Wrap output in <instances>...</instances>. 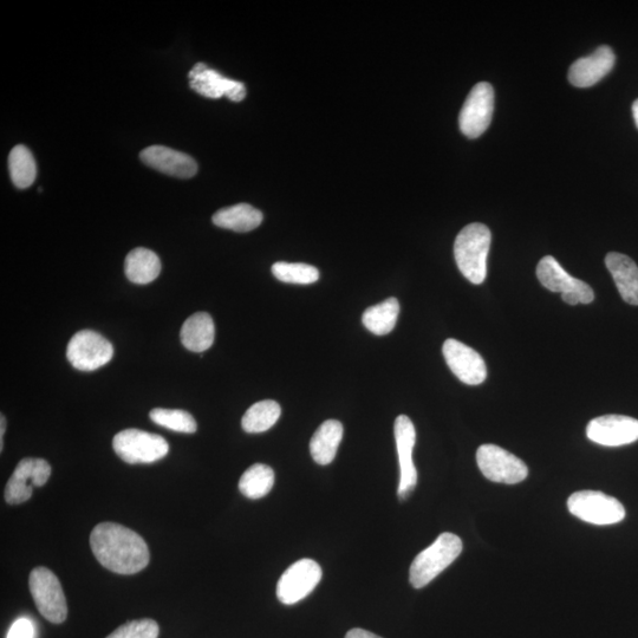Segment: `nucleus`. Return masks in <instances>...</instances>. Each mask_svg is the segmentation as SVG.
Returning <instances> with one entry per match:
<instances>
[{"instance_id": "nucleus-1", "label": "nucleus", "mask_w": 638, "mask_h": 638, "mask_svg": "<svg viewBox=\"0 0 638 638\" xmlns=\"http://www.w3.org/2000/svg\"><path fill=\"white\" fill-rule=\"evenodd\" d=\"M90 546L104 568L119 575H134L149 564V550L143 538L128 527L102 523L90 535Z\"/></svg>"}, {"instance_id": "nucleus-2", "label": "nucleus", "mask_w": 638, "mask_h": 638, "mask_svg": "<svg viewBox=\"0 0 638 638\" xmlns=\"http://www.w3.org/2000/svg\"><path fill=\"white\" fill-rule=\"evenodd\" d=\"M491 240L490 229L479 223L467 225L455 239V262L462 275L473 284L479 285L485 282Z\"/></svg>"}, {"instance_id": "nucleus-3", "label": "nucleus", "mask_w": 638, "mask_h": 638, "mask_svg": "<svg viewBox=\"0 0 638 638\" xmlns=\"http://www.w3.org/2000/svg\"><path fill=\"white\" fill-rule=\"evenodd\" d=\"M464 549L461 539L453 533H442L435 542L415 557L409 570V582L415 589L427 587L446 570Z\"/></svg>"}, {"instance_id": "nucleus-4", "label": "nucleus", "mask_w": 638, "mask_h": 638, "mask_svg": "<svg viewBox=\"0 0 638 638\" xmlns=\"http://www.w3.org/2000/svg\"><path fill=\"white\" fill-rule=\"evenodd\" d=\"M113 448L117 457L130 465L153 464L169 452L166 439L158 434L126 429L114 436Z\"/></svg>"}, {"instance_id": "nucleus-5", "label": "nucleus", "mask_w": 638, "mask_h": 638, "mask_svg": "<svg viewBox=\"0 0 638 638\" xmlns=\"http://www.w3.org/2000/svg\"><path fill=\"white\" fill-rule=\"evenodd\" d=\"M572 516L594 525H614L626 518V509L614 497L598 491H579L569 498Z\"/></svg>"}, {"instance_id": "nucleus-6", "label": "nucleus", "mask_w": 638, "mask_h": 638, "mask_svg": "<svg viewBox=\"0 0 638 638\" xmlns=\"http://www.w3.org/2000/svg\"><path fill=\"white\" fill-rule=\"evenodd\" d=\"M29 585L36 607L45 620L54 624L67 620V600L54 572L39 566L31 571Z\"/></svg>"}, {"instance_id": "nucleus-7", "label": "nucleus", "mask_w": 638, "mask_h": 638, "mask_svg": "<svg viewBox=\"0 0 638 638\" xmlns=\"http://www.w3.org/2000/svg\"><path fill=\"white\" fill-rule=\"evenodd\" d=\"M537 277L545 289L562 294L566 304H590L595 299L594 290L590 285L570 276L551 256L540 260L537 266Z\"/></svg>"}, {"instance_id": "nucleus-8", "label": "nucleus", "mask_w": 638, "mask_h": 638, "mask_svg": "<svg viewBox=\"0 0 638 638\" xmlns=\"http://www.w3.org/2000/svg\"><path fill=\"white\" fill-rule=\"evenodd\" d=\"M477 462L481 473L493 483L516 485L529 475L525 462L496 445L480 446Z\"/></svg>"}, {"instance_id": "nucleus-9", "label": "nucleus", "mask_w": 638, "mask_h": 638, "mask_svg": "<svg viewBox=\"0 0 638 638\" xmlns=\"http://www.w3.org/2000/svg\"><path fill=\"white\" fill-rule=\"evenodd\" d=\"M114 348L107 338L93 330L77 332L68 344L71 366L81 371H94L112 361Z\"/></svg>"}, {"instance_id": "nucleus-10", "label": "nucleus", "mask_w": 638, "mask_h": 638, "mask_svg": "<svg viewBox=\"0 0 638 638\" xmlns=\"http://www.w3.org/2000/svg\"><path fill=\"white\" fill-rule=\"evenodd\" d=\"M494 109V90L490 83L480 82L467 96L459 115L462 134L477 139L490 127Z\"/></svg>"}, {"instance_id": "nucleus-11", "label": "nucleus", "mask_w": 638, "mask_h": 638, "mask_svg": "<svg viewBox=\"0 0 638 638\" xmlns=\"http://www.w3.org/2000/svg\"><path fill=\"white\" fill-rule=\"evenodd\" d=\"M322 575L321 566L312 559L304 558L292 564L278 581V600L285 605L303 601L316 589Z\"/></svg>"}, {"instance_id": "nucleus-12", "label": "nucleus", "mask_w": 638, "mask_h": 638, "mask_svg": "<svg viewBox=\"0 0 638 638\" xmlns=\"http://www.w3.org/2000/svg\"><path fill=\"white\" fill-rule=\"evenodd\" d=\"M51 475V466L43 459H23L5 487V500L10 505L25 503L32 497L34 486L47 484Z\"/></svg>"}, {"instance_id": "nucleus-13", "label": "nucleus", "mask_w": 638, "mask_h": 638, "mask_svg": "<svg viewBox=\"0 0 638 638\" xmlns=\"http://www.w3.org/2000/svg\"><path fill=\"white\" fill-rule=\"evenodd\" d=\"M394 431L400 462V484L397 496L401 501H405L418 485V471L413 462L416 431L414 423L406 415L397 416Z\"/></svg>"}, {"instance_id": "nucleus-14", "label": "nucleus", "mask_w": 638, "mask_h": 638, "mask_svg": "<svg viewBox=\"0 0 638 638\" xmlns=\"http://www.w3.org/2000/svg\"><path fill=\"white\" fill-rule=\"evenodd\" d=\"M449 369L461 382L478 386L485 382L487 368L484 358L468 345L449 338L442 347Z\"/></svg>"}, {"instance_id": "nucleus-15", "label": "nucleus", "mask_w": 638, "mask_h": 638, "mask_svg": "<svg viewBox=\"0 0 638 638\" xmlns=\"http://www.w3.org/2000/svg\"><path fill=\"white\" fill-rule=\"evenodd\" d=\"M588 439L607 447H620L638 440V420L624 415H604L589 422Z\"/></svg>"}, {"instance_id": "nucleus-16", "label": "nucleus", "mask_w": 638, "mask_h": 638, "mask_svg": "<svg viewBox=\"0 0 638 638\" xmlns=\"http://www.w3.org/2000/svg\"><path fill=\"white\" fill-rule=\"evenodd\" d=\"M190 87L195 93L217 100L226 96L233 102L243 101L246 97L245 84L230 80L218 71L210 69L205 63L195 64L188 74Z\"/></svg>"}, {"instance_id": "nucleus-17", "label": "nucleus", "mask_w": 638, "mask_h": 638, "mask_svg": "<svg viewBox=\"0 0 638 638\" xmlns=\"http://www.w3.org/2000/svg\"><path fill=\"white\" fill-rule=\"evenodd\" d=\"M616 56L608 45H602L588 57L579 58L571 65L569 81L577 88H589L607 76L615 67Z\"/></svg>"}, {"instance_id": "nucleus-18", "label": "nucleus", "mask_w": 638, "mask_h": 638, "mask_svg": "<svg viewBox=\"0 0 638 638\" xmlns=\"http://www.w3.org/2000/svg\"><path fill=\"white\" fill-rule=\"evenodd\" d=\"M143 164L169 177L191 179L198 172V165L190 155L165 146H151L140 154Z\"/></svg>"}, {"instance_id": "nucleus-19", "label": "nucleus", "mask_w": 638, "mask_h": 638, "mask_svg": "<svg viewBox=\"0 0 638 638\" xmlns=\"http://www.w3.org/2000/svg\"><path fill=\"white\" fill-rule=\"evenodd\" d=\"M605 265L617 286L624 302L638 305V266L633 259L622 253L610 252Z\"/></svg>"}, {"instance_id": "nucleus-20", "label": "nucleus", "mask_w": 638, "mask_h": 638, "mask_svg": "<svg viewBox=\"0 0 638 638\" xmlns=\"http://www.w3.org/2000/svg\"><path fill=\"white\" fill-rule=\"evenodd\" d=\"M214 336L216 328L213 318L206 312H198L187 318L180 332L182 345L193 353H204L210 349L214 343Z\"/></svg>"}, {"instance_id": "nucleus-21", "label": "nucleus", "mask_w": 638, "mask_h": 638, "mask_svg": "<svg viewBox=\"0 0 638 638\" xmlns=\"http://www.w3.org/2000/svg\"><path fill=\"white\" fill-rule=\"evenodd\" d=\"M343 439V425L337 420H328L322 423L312 436L310 453L312 459L318 465H329L335 460L337 449Z\"/></svg>"}, {"instance_id": "nucleus-22", "label": "nucleus", "mask_w": 638, "mask_h": 638, "mask_svg": "<svg viewBox=\"0 0 638 638\" xmlns=\"http://www.w3.org/2000/svg\"><path fill=\"white\" fill-rule=\"evenodd\" d=\"M212 221L221 229L244 233L262 225L263 213L249 204H238L218 211Z\"/></svg>"}, {"instance_id": "nucleus-23", "label": "nucleus", "mask_w": 638, "mask_h": 638, "mask_svg": "<svg viewBox=\"0 0 638 638\" xmlns=\"http://www.w3.org/2000/svg\"><path fill=\"white\" fill-rule=\"evenodd\" d=\"M126 276L130 282L140 285L149 284L159 277L160 258L151 250L135 249L129 252L125 264Z\"/></svg>"}, {"instance_id": "nucleus-24", "label": "nucleus", "mask_w": 638, "mask_h": 638, "mask_svg": "<svg viewBox=\"0 0 638 638\" xmlns=\"http://www.w3.org/2000/svg\"><path fill=\"white\" fill-rule=\"evenodd\" d=\"M399 314L400 303L392 297L364 311L362 322L374 335L384 336L394 330Z\"/></svg>"}, {"instance_id": "nucleus-25", "label": "nucleus", "mask_w": 638, "mask_h": 638, "mask_svg": "<svg viewBox=\"0 0 638 638\" xmlns=\"http://www.w3.org/2000/svg\"><path fill=\"white\" fill-rule=\"evenodd\" d=\"M282 408L276 401L265 400L247 409L242 420L246 433L257 434L269 431L281 418Z\"/></svg>"}, {"instance_id": "nucleus-26", "label": "nucleus", "mask_w": 638, "mask_h": 638, "mask_svg": "<svg viewBox=\"0 0 638 638\" xmlns=\"http://www.w3.org/2000/svg\"><path fill=\"white\" fill-rule=\"evenodd\" d=\"M275 485V472L268 465L256 464L240 478L239 491L249 499H260L268 496Z\"/></svg>"}, {"instance_id": "nucleus-27", "label": "nucleus", "mask_w": 638, "mask_h": 638, "mask_svg": "<svg viewBox=\"0 0 638 638\" xmlns=\"http://www.w3.org/2000/svg\"><path fill=\"white\" fill-rule=\"evenodd\" d=\"M10 177L21 190L34 184L37 175L36 161L28 147L18 145L12 149L9 155Z\"/></svg>"}, {"instance_id": "nucleus-28", "label": "nucleus", "mask_w": 638, "mask_h": 638, "mask_svg": "<svg viewBox=\"0 0 638 638\" xmlns=\"http://www.w3.org/2000/svg\"><path fill=\"white\" fill-rule=\"evenodd\" d=\"M149 418L156 425L178 433L193 434L198 429L197 421L185 410L155 408L149 413Z\"/></svg>"}, {"instance_id": "nucleus-29", "label": "nucleus", "mask_w": 638, "mask_h": 638, "mask_svg": "<svg viewBox=\"0 0 638 638\" xmlns=\"http://www.w3.org/2000/svg\"><path fill=\"white\" fill-rule=\"evenodd\" d=\"M272 273L278 281L288 284L308 285L319 279L318 269L303 263L278 262L272 266Z\"/></svg>"}, {"instance_id": "nucleus-30", "label": "nucleus", "mask_w": 638, "mask_h": 638, "mask_svg": "<svg viewBox=\"0 0 638 638\" xmlns=\"http://www.w3.org/2000/svg\"><path fill=\"white\" fill-rule=\"evenodd\" d=\"M159 624L149 618L123 624L107 638H158Z\"/></svg>"}, {"instance_id": "nucleus-31", "label": "nucleus", "mask_w": 638, "mask_h": 638, "mask_svg": "<svg viewBox=\"0 0 638 638\" xmlns=\"http://www.w3.org/2000/svg\"><path fill=\"white\" fill-rule=\"evenodd\" d=\"M35 627L29 618H18V620L12 624L8 636L6 638H34Z\"/></svg>"}, {"instance_id": "nucleus-32", "label": "nucleus", "mask_w": 638, "mask_h": 638, "mask_svg": "<svg viewBox=\"0 0 638 638\" xmlns=\"http://www.w3.org/2000/svg\"><path fill=\"white\" fill-rule=\"evenodd\" d=\"M345 638H382V637L377 636L373 633H370V631H367V630L353 629L349 631V633L347 634V636H345Z\"/></svg>"}, {"instance_id": "nucleus-33", "label": "nucleus", "mask_w": 638, "mask_h": 638, "mask_svg": "<svg viewBox=\"0 0 638 638\" xmlns=\"http://www.w3.org/2000/svg\"><path fill=\"white\" fill-rule=\"evenodd\" d=\"M2 421H0V451H3V447H4V433H5V428H6V421L4 418V415H2Z\"/></svg>"}, {"instance_id": "nucleus-34", "label": "nucleus", "mask_w": 638, "mask_h": 638, "mask_svg": "<svg viewBox=\"0 0 638 638\" xmlns=\"http://www.w3.org/2000/svg\"><path fill=\"white\" fill-rule=\"evenodd\" d=\"M633 115H634L636 126L638 128V99L633 104Z\"/></svg>"}]
</instances>
